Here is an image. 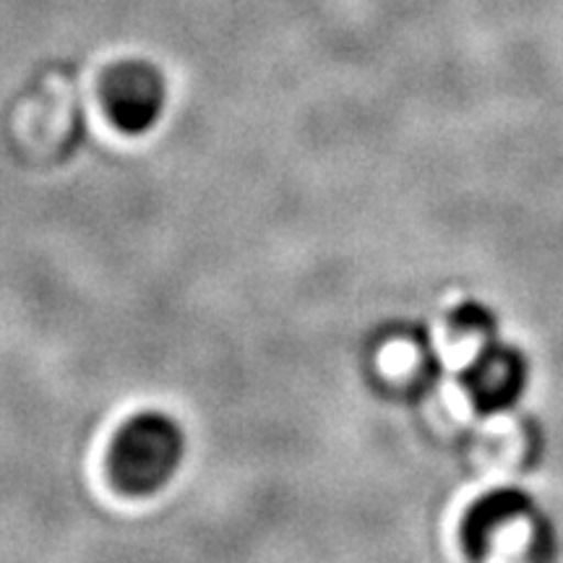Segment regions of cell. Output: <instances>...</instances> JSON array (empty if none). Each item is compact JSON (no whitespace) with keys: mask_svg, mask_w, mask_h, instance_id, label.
Here are the masks:
<instances>
[{"mask_svg":"<svg viewBox=\"0 0 563 563\" xmlns=\"http://www.w3.org/2000/svg\"><path fill=\"white\" fill-rule=\"evenodd\" d=\"M183 433L167 415L141 412L118 431L110 446V475L123 490L146 496L165 488L180 467Z\"/></svg>","mask_w":563,"mask_h":563,"instance_id":"obj_1","label":"cell"},{"mask_svg":"<svg viewBox=\"0 0 563 563\" xmlns=\"http://www.w3.org/2000/svg\"><path fill=\"white\" fill-rule=\"evenodd\" d=\"M165 81L152 63L123 60L104 74L102 104L123 133H146L165 110Z\"/></svg>","mask_w":563,"mask_h":563,"instance_id":"obj_2","label":"cell"},{"mask_svg":"<svg viewBox=\"0 0 563 563\" xmlns=\"http://www.w3.org/2000/svg\"><path fill=\"white\" fill-rule=\"evenodd\" d=\"M527 357L509 344L488 342L464 371L462 386L481 412H504L527 389Z\"/></svg>","mask_w":563,"mask_h":563,"instance_id":"obj_3","label":"cell"},{"mask_svg":"<svg viewBox=\"0 0 563 563\" xmlns=\"http://www.w3.org/2000/svg\"><path fill=\"white\" fill-rule=\"evenodd\" d=\"M532 501L527 493L519 490H496L490 496H485L483 501H477L473 511L467 514V522H464V545L470 548V553L475 559L490 553L493 543H496L498 532L509 530L514 522L530 517Z\"/></svg>","mask_w":563,"mask_h":563,"instance_id":"obj_4","label":"cell"},{"mask_svg":"<svg viewBox=\"0 0 563 563\" xmlns=\"http://www.w3.org/2000/svg\"><path fill=\"white\" fill-rule=\"evenodd\" d=\"M433 361L422 340H410L407 334H397L394 340L384 342L378 350V373L384 382L397 386V389H415L431 378Z\"/></svg>","mask_w":563,"mask_h":563,"instance_id":"obj_5","label":"cell"}]
</instances>
